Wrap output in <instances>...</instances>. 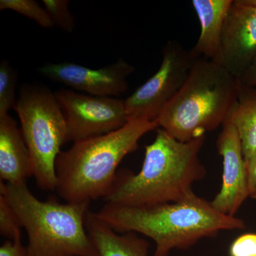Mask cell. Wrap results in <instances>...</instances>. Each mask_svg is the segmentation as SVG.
<instances>
[{"mask_svg": "<svg viewBox=\"0 0 256 256\" xmlns=\"http://www.w3.org/2000/svg\"><path fill=\"white\" fill-rule=\"evenodd\" d=\"M96 214L117 233L134 232L151 238L154 256H169L223 230L246 227L242 218L220 213L195 194L183 201L146 206L106 203Z\"/></svg>", "mask_w": 256, "mask_h": 256, "instance_id": "6da1fadb", "label": "cell"}, {"mask_svg": "<svg viewBox=\"0 0 256 256\" xmlns=\"http://www.w3.org/2000/svg\"><path fill=\"white\" fill-rule=\"evenodd\" d=\"M205 136L181 142L158 128L156 139L146 146L138 173L118 171L104 200L106 203L146 206L183 201L194 194V184L205 178L200 158Z\"/></svg>", "mask_w": 256, "mask_h": 256, "instance_id": "7a4b0ae2", "label": "cell"}, {"mask_svg": "<svg viewBox=\"0 0 256 256\" xmlns=\"http://www.w3.org/2000/svg\"><path fill=\"white\" fill-rule=\"evenodd\" d=\"M158 122L130 120L124 127L104 136L74 142L56 161L57 193L68 203H90L109 192L124 156L136 151Z\"/></svg>", "mask_w": 256, "mask_h": 256, "instance_id": "3957f363", "label": "cell"}, {"mask_svg": "<svg viewBox=\"0 0 256 256\" xmlns=\"http://www.w3.org/2000/svg\"><path fill=\"white\" fill-rule=\"evenodd\" d=\"M239 86L238 78L220 64L196 58L183 86L156 119L158 126L181 142L203 137L228 118Z\"/></svg>", "mask_w": 256, "mask_h": 256, "instance_id": "277c9868", "label": "cell"}, {"mask_svg": "<svg viewBox=\"0 0 256 256\" xmlns=\"http://www.w3.org/2000/svg\"><path fill=\"white\" fill-rule=\"evenodd\" d=\"M0 194L28 233V256H92L94 248L86 228L90 203L41 201L30 191L26 182L0 181Z\"/></svg>", "mask_w": 256, "mask_h": 256, "instance_id": "5b68a950", "label": "cell"}, {"mask_svg": "<svg viewBox=\"0 0 256 256\" xmlns=\"http://www.w3.org/2000/svg\"><path fill=\"white\" fill-rule=\"evenodd\" d=\"M14 109L31 154L37 186L45 191L56 190V161L67 142V128L55 94L47 88L24 86Z\"/></svg>", "mask_w": 256, "mask_h": 256, "instance_id": "8992f818", "label": "cell"}, {"mask_svg": "<svg viewBox=\"0 0 256 256\" xmlns=\"http://www.w3.org/2000/svg\"><path fill=\"white\" fill-rule=\"evenodd\" d=\"M197 57L181 44L169 41L162 48L159 69L124 100L128 121H156L165 106L178 94Z\"/></svg>", "mask_w": 256, "mask_h": 256, "instance_id": "52a82bcc", "label": "cell"}, {"mask_svg": "<svg viewBox=\"0 0 256 256\" xmlns=\"http://www.w3.org/2000/svg\"><path fill=\"white\" fill-rule=\"evenodd\" d=\"M65 117L67 142L104 136L128 122L124 100L63 90L55 94Z\"/></svg>", "mask_w": 256, "mask_h": 256, "instance_id": "ba28073f", "label": "cell"}, {"mask_svg": "<svg viewBox=\"0 0 256 256\" xmlns=\"http://www.w3.org/2000/svg\"><path fill=\"white\" fill-rule=\"evenodd\" d=\"M134 70V66L122 58L98 69L68 62L48 64L40 68L42 75L53 82L88 95L112 98L127 92V78Z\"/></svg>", "mask_w": 256, "mask_h": 256, "instance_id": "9c48e42d", "label": "cell"}, {"mask_svg": "<svg viewBox=\"0 0 256 256\" xmlns=\"http://www.w3.org/2000/svg\"><path fill=\"white\" fill-rule=\"evenodd\" d=\"M216 146L223 158V176L222 188L210 204L220 213L236 216L248 198V191L242 141L236 128L228 120L222 126Z\"/></svg>", "mask_w": 256, "mask_h": 256, "instance_id": "30bf717a", "label": "cell"}, {"mask_svg": "<svg viewBox=\"0 0 256 256\" xmlns=\"http://www.w3.org/2000/svg\"><path fill=\"white\" fill-rule=\"evenodd\" d=\"M256 56V9L233 2L224 23L216 63L238 78Z\"/></svg>", "mask_w": 256, "mask_h": 256, "instance_id": "8fae6325", "label": "cell"}, {"mask_svg": "<svg viewBox=\"0 0 256 256\" xmlns=\"http://www.w3.org/2000/svg\"><path fill=\"white\" fill-rule=\"evenodd\" d=\"M33 163L21 129L9 114L0 116V178L6 183L26 182Z\"/></svg>", "mask_w": 256, "mask_h": 256, "instance_id": "7c38bea8", "label": "cell"}, {"mask_svg": "<svg viewBox=\"0 0 256 256\" xmlns=\"http://www.w3.org/2000/svg\"><path fill=\"white\" fill-rule=\"evenodd\" d=\"M233 0H193L201 32L192 52L197 58L216 62L220 56L222 32Z\"/></svg>", "mask_w": 256, "mask_h": 256, "instance_id": "4fadbf2b", "label": "cell"}, {"mask_svg": "<svg viewBox=\"0 0 256 256\" xmlns=\"http://www.w3.org/2000/svg\"><path fill=\"white\" fill-rule=\"evenodd\" d=\"M86 228L92 242V256H148L150 244L146 239L134 232L118 234L90 210Z\"/></svg>", "mask_w": 256, "mask_h": 256, "instance_id": "5bb4252c", "label": "cell"}, {"mask_svg": "<svg viewBox=\"0 0 256 256\" xmlns=\"http://www.w3.org/2000/svg\"><path fill=\"white\" fill-rule=\"evenodd\" d=\"M226 120L238 131L246 161L256 150V88L240 84L238 100Z\"/></svg>", "mask_w": 256, "mask_h": 256, "instance_id": "9a60e30c", "label": "cell"}, {"mask_svg": "<svg viewBox=\"0 0 256 256\" xmlns=\"http://www.w3.org/2000/svg\"><path fill=\"white\" fill-rule=\"evenodd\" d=\"M0 10H12L36 22L40 26L50 28L54 24L44 8L34 0H1Z\"/></svg>", "mask_w": 256, "mask_h": 256, "instance_id": "2e32d148", "label": "cell"}, {"mask_svg": "<svg viewBox=\"0 0 256 256\" xmlns=\"http://www.w3.org/2000/svg\"><path fill=\"white\" fill-rule=\"evenodd\" d=\"M18 74L9 62L2 60L0 64V116L9 114L14 108Z\"/></svg>", "mask_w": 256, "mask_h": 256, "instance_id": "e0dca14e", "label": "cell"}, {"mask_svg": "<svg viewBox=\"0 0 256 256\" xmlns=\"http://www.w3.org/2000/svg\"><path fill=\"white\" fill-rule=\"evenodd\" d=\"M43 4L50 15L54 26L72 33L75 28V18L68 9L67 0H43Z\"/></svg>", "mask_w": 256, "mask_h": 256, "instance_id": "ac0fdd59", "label": "cell"}, {"mask_svg": "<svg viewBox=\"0 0 256 256\" xmlns=\"http://www.w3.org/2000/svg\"><path fill=\"white\" fill-rule=\"evenodd\" d=\"M21 222L4 196L0 194V233L9 240L22 237Z\"/></svg>", "mask_w": 256, "mask_h": 256, "instance_id": "d6986e66", "label": "cell"}, {"mask_svg": "<svg viewBox=\"0 0 256 256\" xmlns=\"http://www.w3.org/2000/svg\"><path fill=\"white\" fill-rule=\"evenodd\" d=\"M229 256H256V234L239 236L230 244Z\"/></svg>", "mask_w": 256, "mask_h": 256, "instance_id": "ffe728a7", "label": "cell"}, {"mask_svg": "<svg viewBox=\"0 0 256 256\" xmlns=\"http://www.w3.org/2000/svg\"><path fill=\"white\" fill-rule=\"evenodd\" d=\"M0 256H28V249L24 246L22 237L5 242L0 247Z\"/></svg>", "mask_w": 256, "mask_h": 256, "instance_id": "44dd1931", "label": "cell"}, {"mask_svg": "<svg viewBox=\"0 0 256 256\" xmlns=\"http://www.w3.org/2000/svg\"><path fill=\"white\" fill-rule=\"evenodd\" d=\"M246 162L249 198L256 200V150Z\"/></svg>", "mask_w": 256, "mask_h": 256, "instance_id": "7402d4cb", "label": "cell"}, {"mask_svg": "<svg viewBox=\"0 0 256 256\" xmlns=\"http://www.w3.org/2000/svg\"><path fill=\"white\" fill-rule=\"evenodd\" d=\"M238 80L239 84L244 86H256V56L250 66L242 72Z\"/></svg>", "mask_w": 256, "mask_h": 256, "instance_id": "603a6c76", "label": "cell"}, {"mask_svg": "<svg viewBox=\"0 0 256 256\" xmlns=\"http://www.w3.org/2000/svg\"><path fill=\"white\" fill-rule=\"evenodd\" d=\"M236 2L244 6L256 9V0H236Z\"/></svg>", "mask_w": 256, "mask_h": 256, "instance_id": "cb8c5ba5", "label": "cell"}]
</instances>
